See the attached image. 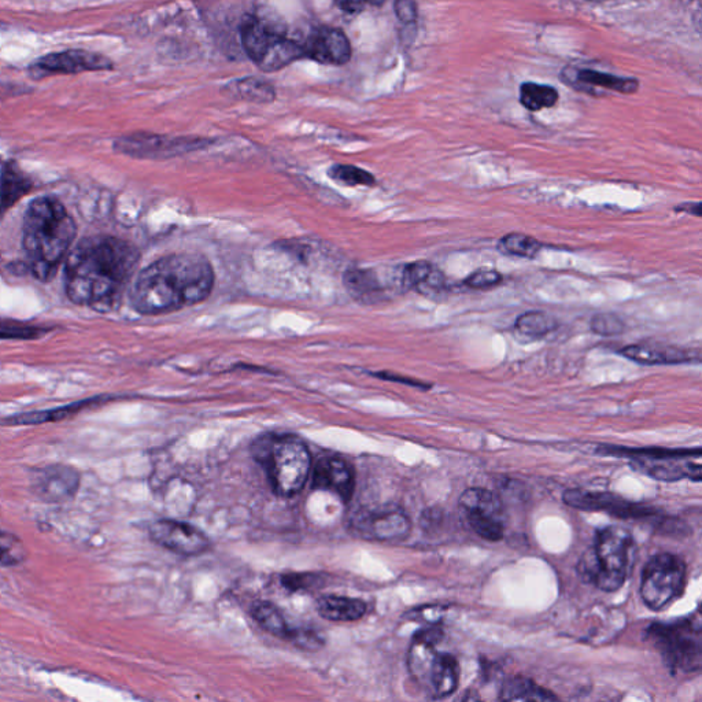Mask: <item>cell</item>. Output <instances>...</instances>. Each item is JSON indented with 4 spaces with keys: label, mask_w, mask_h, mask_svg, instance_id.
Returning a JSON list of instances; mask_svg holds the SVG:
<instances>
[{
    "label": "cell",
    "mask_w": 702,
    "mask_h": 702,
    "mask_svg": "<svg viewBox=\"0 0 702 702\" xmlns=\"http://www.w3.org/2000/svg\"><path fill=\"white\" fill-rule=\"evenodd\" d=\"M139 260V250L127 240L114 236L83 239L66 260V294L73 304L112 312L120 305Z\"/></svg>",
    "instance_id": "6da1fadb"
},
{
    "label": "cell",
    "mask_w": 702,
    "mask_h": 702,
    "mask_svg": "<svg viewBox=\"0 0 702 702\" xmlns=\"http://www.w3.org/2000/svg\"><path fill=\"white\" fill-rule=\"evenodd\" d=\"M213 266L201 254L177 253L154 261L136 277L131 304L142 314H165L201 304L212 294Z\"/></svg>",
    "instance_id": "7a4b0ae2"
},
{
    "label": "cell",
    "mask_w": 702,
    "mask_h": 702,
    "mask_svg": "<svg viewBox=\"0 0 702 702\" xmlns=\"http://www.w3.org/2000/svg\"><path fill=\"white\" fill-rule=\"evenodd\" d=\"M76 231L75 221L58 199L40 197L29 203L22 245L36 279L40 282L53 279L76 238Z\"/></svg>",
    "instance_id": "3957f363"
},
{
    "label": "cell",
    "mask_w": 702,
    "mask_h": 702,
    "mask_svg": "<svg viewBox=\"0 0 702 702\" xmlns=\"http://www.w3.org/2000/svg\"><path fill=\"white\" fill-rule=\"evenodd\" d=\"M254 457L265 468L273 491L280 497H293L304 489L312 457L301 439L291 435L268 434L253 446Z\"/></svg>",
    "instance_id": "277c9868"
},
{
    "label": "cell",
    "mask_w": 702,
    "mask_h": 702,
    "mask_svg": "<svg viewBox=\"0 0 702 702\" xmlns=\"http://www.w3.org/2000/svg\"><path fill=\"white\" fill-rule=\"evenodd\" d=\"M633 550L630 532L615 526L601 528L579 561L580 578L607 593L619 590L626 582Z\"/></svg>",
    "instance_id": "5b68a950"
},
{
    "label": "cell",
    "mask_w": 702,
    "mask_h": 702,
    "mask_svg": "<svg viewBox=\"0 0 702 702\" xmlns=\"http://www.w3.org/2000/svg\"><path fill=\"white\" fill-rule=\"evenodd\" d=\"M442 637L438 627L426 628L416 634L408 652V668L413 681L434 700L456 692L460 681L457 660L438 649Z\"/></svg>",
    "instance_id": "8992f818"
},
{
    "label": "cell",
    "mask_w": 702,
    "mask_h": 702,
    "mask_svg": "<svg viewBox=\"0 0 702 702\" xmlns=\"http://www.w3.org/2000/svg\"><path fill=\"white\" fill-rule=\"evenodd\" d=\"M645 638L659 650L672 672L692 674L701 670L702 633L697 615L674 622L653 623L646 630Z\"/></svg>",
    "instance_id": "52a82bcc"
},
{
    "label": "cell",
    "mask_w": 702,
    "mask_h": 702,
    "mask_svg": "<svg viewBox=\"0 0 702 702\" xmlns=\"http://www.w3.org/2000/svg\"><path fill=\"white\" fill-rule=\"evenodd\" d=\"M605 454L624 456L638 471L663 482H678L681 479L701 480L700 450L668 449H622V447H602Z\"/></svg>",
    "instance_id": "ba28073f"
},
{
    "label": "cell",
    "mask_w": 702,
    "mask_h": 702,
    "mask_svg": "<svg viewBox=\"0 0 702 702\" xmlns=\"http://www.w3.org/2000/svg\"><path fill=\"white\" fill-rule=\"evenodd\" d=\"M685 586L686 565L675 554H657L642 571L641 597L652 611H663L674 604Z\"/></svg>",
    "instance_id": "9c48e42d"
},
{
    "label": "cell",
    "mask_w": 702,
    "mask_h": 702,
    "mask_svg": "<svg viewBox=\"0 0 702 702\" xmlns=\"http://www.w3.org/2000/svg\"><path fill=\"white\" fill-rule=\"evenodd\" d=\"M460 511L469 524L486 541L497 542L504 538L506 513L504 502L493 491L472 487L460 497Z\"/></svg>",
    "instance_id": "30bf717a"
},
{
    "label": "cell",
    "mask_w": 702,
    "mask_h": 702,
    "mask_svg": "<svg viewBox=\"0 0 702 702\" xmlns=\"http://www.w3.org/2000/svg\"><path fill=\"white\" fill-rule=\"evenodd\" d=\"M210 140L197 138H169V136L153 135V133H133L123 136L114 142L117 153L133 158H149V160H166L203 149Z\"/></svg>",
    "instance_id": "8fae6325"
},
{
    "label": "cell",
    "mask_w": 702,
    "mask_h": 702,
    "mask_svg": "<svg viewBox=\"0 0 702 702\" xmlns=\"http://www.w3.org/2000/svg\"><path fill=\"white\" fill-rule=\"evenodd\" d=\"M80 480L79 471L69 465H47L33 471L31 490L47 504H64L76 497Z\"/></svg>",
    "instance_id": "7c38bea8"
},
{
    "label": "cell",
    "mask_w": 702,
    "mask_h": 702,
    "mask_svg": "<svg viewBox=\"0 0 702 702\" xmlns=\"http://www.w3.org/2000/svg\"><path fill=\"white\" fill-rule=\"evenodd\" d=\"M564 502L571 508L585 512H607L620 519H641L655 515L656 511L649 506L635 504L622 497L609 493H596L582 489L565 491Z\"/></svg>",
    "instance_id": "4fadbf2b"
},
{
    "label": "cell",
    "mask_w": 702,
    "mask_h": 702,
    "mask_svg": "<svg viewBox=\"0 0 702 702\" xmlns=\"http://www.w3.org/2000/svg\"><path fill=\"white\" fill-rule=\"evenodd\" d=\"M113 62L103 55L84 50H68L62 53L48 54L31 65V75L42 79L53 75H75V73L92 72V70H109Z\"/></svg>",
    "instance_id": "5bb4252c"
},
{
    "label": "cell",
    "mask_w": 702,
    "mask_h": 702,
    "mask_svg": "<svg viewBox=\"0 0 702 702\" xmlns=\"http://www.w3.org/2000/svg\"><path fill=\"white\" fill-rule=\"evenodd\" d=\"M149 532L157 545L181 556H197L210 546L209 538L201 530L176 520H158L151 524Z\"/></svg>",
    "instance_id": "9a60e30c"
},
{
    "label": "cell",
    "mask_w": 702,
    "mask_h": 702,
    "mask_svg": "<svg viewBox=\"0 0 702 702\" xmlns=\"http://www.w3.org/2000/svg\"><path fill=\"white\" fill-rule=\"evenodd\" d=\"M354 527L365 539L389 542L408 538L412 531V522L401 509H387L358 516Z\"/></svg>",
    "instance_id": "2e32d148"
},
{
    "label": "cell",
    "mask_w": 702,
    "mask_h": 702,
    "mask_svg": "<svg viewBox=\"0 0 702 702\" xmlns=\"http://www.w3.org/2000/svg\"><path fill=\"white\" fill-rule=\"evenodd\" d=\"M305 57L325 65H345L351 58V46L345 33L335 28H317L302 44Z\"/></svg>",
    "instance_id": "e0dca14e"
},
{
    "label": "cell",
    "mask_w": 702,
    "mask_h": 702,
    "mask_svg": "<svg viewBox=\"0 0 702 702\" xmlns=\"http://www.w3.org/2000/svg\"><path fill=\"white\" fill-rule=\"evenodd\" d=\"M312 487L316 490L331 491L343 501H350L356 487L354 469L342 458H321L314 465Z\"/></svg>",
    "instance_id": "ac0fdd59"
},
{
    "label": "cell",
    "mask_w": 702,
    "mask_h": 702,
    "mask_svg": "<svg viewBox=\"0 0 702 702\" xmlns=\"http://www.w3.org/2000/svg\"><path fill=\"white\" fill-rule=\"evenodd\" d=\"M627 360L642 365H679L701 361L700 349H683L661 343H637L619 350Z\"/></svg>",
    "instance_id": "d6986e66"
},
{
    "label": "cell",
    "mask_w": 702,
    "mask_h": 702,
    "mask_svg": "<svg viewBox=\"0 0 702 702\" xmlns=\"http://www.w3.org/2000/svg\"><path fill=\"white\" fill-rule=\"evenodd\" d=\"M284 36L280 29L273 27L271 22L261 20L256 16H246L240 24V39L247 55L254 64L258 65L261 59Z\"/></svg>",
    "instance_id": "ffe728a7"
},
{
    "label": "cell",
    "mask_w": 702,
    "mask_h": 702,
    "mask_svg": "<svg viewBox=\"0 0 702 702\" xmlns=\"http://www.w3.org/2000/svg\"><path fill=\"white\" fill-rule=\"evenodd\" d=\"M347 293L360 304H376L382 301L386 288L380 282L378 272L373 269L353 268L343 275Z\"/></svg>",
    "instance_id": "44dd1931"
},
{
    "label": "cell",
    "mask_w": 702,
    "mask_h": 702,
    "mask_svg": "<svg viewBox=\"0 0 702 702\" xmlns=\"http://www.w3.org/2000/svg\"><path fill=\"white\" fill-rule=\"evenodd\" d=\"M402 284L406 290H416L423 295L439 294L445 290L446 277L431 262L416 261L405 266Z\"/></svg>",
    "instance_id": "7402d4cb"
},
{
    "label": "cell",
    "mask_w": 702,
    "mask_h": 702,
    "mask_svg": "<svg viewBox=\"0 0 702 702\" xmlns=\"http://www.w3.org/2000/svg\"><path fill=\"white\" fill-rule=\"evenodd\" d=\"M317 611L330 622H357L367 613V604L357 598L325 596L317 601Z\"/></svg>",
    "instance_id": "603a6c76"
},
{
    "label": "cell",
    "mask_w": 702,
    "mask_h": 702,
    "mask_svg": "<svg viewBox=\"0 0 702 702\" xmlns=\"http://www.w3.org/2000/svg\"><path fill=\"white\" fill-rule=\"evenodd\" d=\"M32 183L14 162H9L0 175V213H6L25 194L31 191Z\"/></svg>",
    "instance_id": "cb8c5ba5"
},
{
    "label": "cell",
    "mask_w": 702,
    "mask_h": 702,
    "mask_svg": "<svg viewBox=\"0 0 702 702\" xmlns=\"http://www.w3.org/2000/svg\"><path fill=\"white\" fill-rule=\"evenodd\" d=\"M502 701H556L559 700L552 692L543 689L532 679L524 676H512L506 679L500 692Z\"/></svg>",
    "instance_id": "d4e9b609"
},
{
    "label": "cell",
    "mask_w": 702,
    "mask_h": 702,
    "mask_svg": "<svg viewBox=\"0 0 702 702\" xmlns=\"http://www.w3.org/2000/svg\"><path fill=\"white\" fill-rule=\"evenodd\" d=\"M576 83L585 87H598L602 90L616 91L620 94H634L638 91L639 83L635 79H623L608 75V73L598 72L593 69H582L576 72L574 76Z\"/></svg>",
    "instance_id": "484cf974"
},
{
    "label": "cell",
    "mask_w": 702,
    "mask_h": 702,
    "mask_svg": "<svg viewBox=\"0 0 702 702\" xmlns=\"http://www.w3.org/2000/svg\"><path fill=\"white\" fill-rule=\"evenodd\" d=\"M304 48L302 44L293 42L282 36L271 48L265 57L261 59L258 68L264 72H276V70L286 68L287 65L293 64L299 58H304Z\"/></svg>",
    "instance_id": "4316f807"
},
{
    "label": "cell",
    "mask_w": 702,
    "mask_h": 702,
    "mask_svg": "<svg viewBox=\"0 0 702 702\" xmlns=\"http://www.w3.org/2000/svg\"><path fill=\"white\" fill-rule=\"evenodd\" d=\"M98 399H87V401L79 402L58 408L54 410H46V412H31L22 413V415L7 417L2 421L3 426H36V424L51 423V421H59L68 419V417L76 415L81 409L87 408Z\"/></svg>",
    "instance_id": "83f0119b"
},
{
    "label": "cell",
    "mask_w": 702,
    "mask_h": 702,
    "mask_svg": "<svg viewBox=\"0 0 702 702\" xmlns=\"http://www.w3.org/2000/svg\"><path fill=\"white\" fill-rule=\"evenodd\" d=\"M225 91L228 94L238 96L245 101L256 103H269L275 101L276 92L268 81L257 79V77H246L232 81Z\"/></svg>",
    "instance_id": "f1b7e54d"
},
{
    "label": "cell",
    "mask_w": 702,
    "mask_h": 702,
    "mask_svg": "<svg viewBox=\"0 0 702 702\" xmlns=\"http://www.w3.org/2000/svg\"><path fill=\"white\" fill-rule=\"evenodd\" d=\"M520 102L530 112H541L559 102L556 88L537 83H524L520 87Z\"/></svg>",
    "instance_id": "f546056e"
},
{
    "label": "cell",
    "mask_w": 702,
    "mask_h": 702,
    "mask_svg": "<svg viewBox=\"0 0 702 702\" xmlns=\"http://www.w3.org/2000/svg\"><path fill=\"white\" fill-rule=\"evenodd\" d=\"M253 617L269 634L283 639L290 637L291 628L288 627L286 617L271 602L256 604V607L253 608Z\"/></svg>",
    "instance_id": "4dcf8cb0"
},
{
    "label": "cell",
    "mask_w": 702,
    "mask_h": 702,
    "mask_svg": "<svg viewBox=\"0 0 702 702\" xmlns=\"http://www.w3.org/2000/svg\"><path fill=\"white\" fill-rule=\"evenodd\" d=\"M559 327L556 319L545 312H526L517 317L515 328L519 334L530 338H542Z\"/></svg>",
    "instance_id": "1f68e13d"
},
{
    "label": "cell",
    "mask_w": 702,
    "mask_h": 702,
    "mask_svg": "<svg viewBox=\"0 0 702 702\" xmlns=\"http://www.w3.org/2000/svg\"><path fill=\"white\" fill-rule=\"evenodd\" d=\"M28 550L17 535L0 531V568L16 567L27 560Z\"/></svg>",
    "instance_id": "d6a6232c"
},
{
    "label": "cell",
    "mask_w": 702,
    "mask_h": 702,
    "mask_svg": "<svg viewBox=\"0 0 702 702\" xmlns=\"http://www.w3.org/2000/svg\"><path fill=\"white\" fill-rule=\"evenodd\" d=\"M332 180L347 187L375 186V176L354 165H334L328 171Z\"/></svg>",
    "instance_id": "836d02e7"
},
{
    "label": "cell",
    "mask_w": 702,
    "mask_h": 702,
    "mask_svg": "<svg viewBox=\"0 0 702 702\" xmlns=\"http://www.w3.org/2000/svg\"><path fill=\"white\" fill-rule=\"evenodd\" d=\"M500 247L506 254L522 258H534L542 249L537 239L524 234L505 235L501 239Z\"/></svg>",
    "instance_id": "e575fe53"
},
{
    "label": "cell",
    "mask_w": 702,
    "mask_h": 702,
    "mask_svg": "<svg viewBox=\"0 0 702 702\" xmlns=\"http://www.w3.org/2000/svg\"><path fill=\"white\" fill-rule=\"evenodd\" d=\"M591 331L601 336L620 335L626 328L623 320L613 313H598L591 319Z\"/></svg>",
    "instance_id": "d590c367"
},
{
    "label": "cell",
    "mask_w": 702,
    "mask_h": 702,
    "mask_svg": "<svg viewBox=\"0 0 702 702\" xmlns=\"http://www.w3.org/2000/svg\"><path fill=\"white\" fill-rule=\"evenodd\" d=\"M282 585L290 591H309L323 585V576L319 574H287L282 576Z\"/></svg>",
    "instance_id": "8d00e7d4"
},
{
    "label": "cell",
    "mask_w": 702,
    "mask_h": 702,
    "mask_svg": "<svg viewBox=\"0 0 702 702\" xmlns=\"http://www.w3.org/2000/svg\"><path fill=\"white\" fill-rule=\"evenodd\" d=\"M502 283V275L495 269H480L465 279V286L474 290H486Z\"/></svg>",
    "instance_id": "74e56055"
},
{
    "label": "cell",
    "mask_w": 702,
    "mask_h": 702,
    "mask_svg": "<svg viewBox=\"0 0 702 702\" xmlns=\"http://www.w3.org/2000/svg\"><path fill=\"white\" fill-rule=\"evenodd\" d=\"M287 641L293 642L298 648L317 650L324 645L323 638L314 630L309 628H291L290 637Z\"/></svg>",
    "instance_id": "f35d334b"
},
{
    "label": "cell",
    "mask_w": 702,
    "mask_h": 702,
    "mask_svg": "<svg viewBox=\"0 0 702 702\" xmlns=\"http://www.w3.org/2000/svg\"><path fill=\"white\" fill-rule=\"evenodd\" d=\"M43 330L14 323L0 321V339H32L42 335Z\"/></svg>",
    "instance_id": "ab89813d"
},
{
    "label": "cell",
    "mask_w": 702,
    "mask_h": 702,
    "mask_svg": "<svg viewBox=\"0 0 702 702\" xmlns=\"http://www.w3.org/2000/svg\"><path fill=\"white\" fill-rule=\"evenodd\" d=\"M395 16L404 24H415L417 20V6L415 0H395Z\"/></svg>",
    "instance_id": "60d3db41"
},
{
    "label": "cell",
    "mask_w": 702,
    "mask_h": 702,
    "mask_svg": "<svg viewBox=\"0 0 702 702\" xmlns=\"http://www.w3.org/2000/svg\"><path fill=\"white\" fill-rule=\"evenodd\" d=\"M372 375L382 380H389V382L402 383L406 384V386L417 387V389L427 390L431 387L430 384L419 382V380H415L412 378H405V376L395 375V373L376 372L372 373Z\"/></svg>",
    "instance_id": "b9f144b4"
},
{
    "label": "cell",
    "mask_w": 702,
    "mask_h": 702,
    "mask_svg": "<svg viewBox=\"0 0 702 702\" xmlns=\"http://www.w3.org/2000/svg\"><path fill=\"white\" fill-rule=\"evenodd\" d=\"M676 212H686L689 214H693V216L700 217L701 216V203L696 202V203H686V205L678 206V208L675 209Z\"/></svg>",
    "instance_id": "7bdbcfd3"
},
{
    "label": "cell",
    "mask_w": 702,
    "mask_h": 702,
    "mask_svg": "<svg viewBox=\"0 0 702 702\" xmlns=\"http://www.w3.org/2000/svg\"><path fill=\"white\" fill-rule=\"evenodd\" d=\"M357 2H360L361 5H365V3H368V5L372 6H380L383 5L386 0H357Z\"/></svg>",
    "instance_id": "ee69618b"
}]
</instances>
